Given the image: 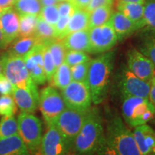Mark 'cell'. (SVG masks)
<instances>
[{
    "label": "cell",
    "instance_id": "cell-1",
    "mask_svg": "<svg viewBox=\"0 0 155 155\" xmlns=\"http://www.w3.org/2000/svg\"><path fill=\"white\" fill-rule=\"evenodd\" d=\"M100 154L116 155H140L132 131L124 124L119 115L108 120Z\"/></svg>",
    "mask_w": 155,
    "mask_h": 155
},
{
    "label": "cell",
    "instance_id": "cell-2",
    "mask_svg": "<svg viewBox=\"0 0 155 155\" xmlns=\"http://www.w3.org/2000/svg\"><path fill=\"white\" fill-rule=\"evenodd\" d=\"M114 52L108 51L90 62L87 83L91 94L92 103L96 105L101 104L107 95L114 69Z\"/></svg>",
    "mask_w": 155,
    "mask_h": 155
},
{
    "label": "cell",
    "instance_id": "cell-3",
    "mask_svg": "<svg viewBox=\"0 0 155 155\" xmlns=\"http://www.w3.org/2000/svg\"><path fill=\"white\" fill-rule=\"evenodd\" d=\"M104 139V126L99 111L97 108H90L80 131L73 141V147L79 154L98 152Z\"/></svg>",
    "mask_w": 155,
    "mask_h": 155
},
{
    "label": "cell",
    "instance_id": "cell-4",
    "mask_svg": "<svg viewBox=\"0 0 155 155\" xmlns=\"http://www.w3.org/2000/svg\"><path fill=\"white\" fill-rule=\"evenodd\" d=\"M121 113L126 123L134 128L152 120L155 107L148 98L128 96L123 98Z\"/></svg>",
    "mask_w": 155,
    "mask_h": 155
},
{
    "label": "cell",
    "instance_id": "cell-5",
    "mask_svg": "<svg viewBox=\"0 0 155 155\" xmlns=\"http://www.w3.org/2000/svg\"><path fill=\"white\" fill-rule=\"evenodd\" d=\"M18 134L29 152H38L42 139V124L33 114L21 112L17 118Z\"/></svg>",
    "mask_w": 155,
    "mask_h": 155
},
{
    "label": "cell",
    "instance_id": "cell-6",
    "mask_svg": "<svg viewBox=\"0 0 155 155\" xmlns=\"http://www.w3.org/2000/svg\"><path fill=\"white\" fill-rule=\"evenodd\" d=\"M2 71L13 86L31 89L37 88V84L31 78L22 57L5 53L2 55Z\"/></svg>",
    "mask_w": 155,
    "mask_h": 155
},
{
    "label": "cell",
    "instance_id": "cell-7",
    "mask_svg": "<svg viewBox=\"0 0 155 155\" xmlns=\"http://www.w3.org/2000/svg\"><path fill=\"white\" fill-rule=\"evenodd\" d=\"M61 96L67 108L78 111H88L92 98L88 83L72 81L62 90Z\"/></svg>",
    "mask_w": 155,
    "mask_h": 155
},
{
    "label": "cell",
    "instance_id": "cell-8",
    "mask_svg": "<svg viewBox=\"0 0 155 155\" xmlns=\"http://www.w3.org/2000/svg\"><path fill=\"white\" fill-rule=\"evenodd\" d=\"M39 107L46 124H53L56 119L66 108L63 97L54 87L48 86L40 94Z\"/></svg>",
    "mask_w": 155,
    "mask_h": 155
},
{
    "label": "cell",
    "instance_id": "cell-9",
    "mask_svg": "<svg viewBox=\"0 0 155 155\" xmlns=\"http://www.w3.org/2000/svg\"><path fill=\"white\" fill-rule=\"evenodd\" d=\"M88 111V110L78 111L66 107L53 124L73 144V141L82 127Z\"/></svg>",
    "mask_w": 155,
    "mask_h": 155
},
{
    "label": "cell",
    "instance_id": "cell-10",
    "mask_svg": "<svg viewBox=\"0 0 155 155\" xmlns=\"http://www.w3.org/2000/svg\"><path fill=\"white\" fill-rule=\"evenodd\" d=\"M90 53L102 54L110 51L118 41L115 31L109 22L89 29Z\"/></svg>",
    "mask_w": 155,
    "mask_h": 155
},
{
    "label": "cell",
    "instance_id": "cell-11",
    "mask_svg": "<svg viewBox=\"0 0 155 155\" xmlns=\"http://www.w3.org/2000/svg\"><path fill=\"white\" fill-rule=\"evenodd\" d=\"M73 145L55 124H51L48 126L47 131L42 137L38 152L43 155L66 154Z\"/></svg>",
    "mask_w": 155,
    "mask_h": 155
},
{
    "label": "cell",
    "instance_id": "cell-12",
    "mask_svg": "<svg viewBox=\"0 0 155 155\" xmlns=\"http://www.w3.org/2000/svg\"><path fill=\"white\" fill-rule=\"evenodd\" d=\"M119 88L123 98L128 96L149 98L150 85L124 67L119 74Z\"/></svg>",
    "mask_w": 155,
    "mask_h": 155
},
{
    "label": "cell",
    "instance_id": "cell-13",
    "mask_svg": "<svg viewBox=\"0 0 155 155\" xmlns=\"http://www.w3.org/2000/svg\"><path fill=\"white\" fill-rule=\"evenodd\" d=\"M43 49L44 44L37 43L23 58L29 74L37 85H43L47 81L44 71Z\"/></svg>",
    "mask_w": 155,
    "mask_h": 155
},
{
    "label": "cell",
    "instance_id": "cell-14",
    "mask_svg": "<svg viewBox=\"0 0 155 155\" xmlns=\"http://www.w3.org/2000/svg\"><path fill=\"white\" fill-rule=\"evenodd\" d=\"M127 68L139 78L149 83L155 71L152 61L137 49L128 51Z\"/></svg>",
    "mask_w": 155,
    "mask_h": 155
},
{
    "label": "cell",
    "instance_id": "cell-15",
    "mask_svg": "<svg viewBox=\"0 0 155 155\" xmlns=\"http://www.w3.org/2000/svg\"><path fill=\"white\" fill-rule=\"evenodd\" d=\"M12 96L21 112L32 114L39 106L40 94L38 87L27 89L13 86Z\"/></svg>",
    "mask_w": 155,
    "mask_h": 155
},
{
    "label": "cell",
    "instance_id": "cell-16",
    "mask_svg": "<svg viewBox=\"0 0 155 155\" xmlns=\"http://www.w3.org/2000/svg\"><path fill=\"white\" fill-rule=\"evenodd\" d=\"M133 134L141 155L155 154V129L144 124L134 127Z\"/></svg>",
    "mask_w": 155,
    "mask_h": 155
},
{
    "label": "cell",
    "instance_id": "cell-17",
    "mask_svg": "<svg viewBox=\"0 0 155 155\" xmlns=\"http://www.w3.org/2000/svg\"><path fill=\"white\" fill-rule=\"evenodd\" d=\"M0 22L6 41L10 45L19 36V15L14 8L8 7L4 9Z\"/></svg>",
    "mask_w": 155,
    "mask_h": 155
},
{
    "label": "cell",
    "instance_id": "cell-18",
    "mask_svg": "<svg viewBox=\"0 0 155 155\" xmlns=\"http://www.w3.org/2000/svg\"><path fill=\"white\" fill-rule=\"evenodd\" d=\"M110 24L115 31L118 40H121L130 36L139 30L137 25L119 11L112 13L109 19Z\"/></svg>",
    "mask_w": 155,
    "mask_h": 155
},
{
    "label": "cell",
    "instance_id": "cell-19",
    "mask_svg": "<svg viewBox=\"0 0 155 155\" xmlns=\"http://www.w3.org/2000/svg\"><path fill=\"white\" fill-rule=\"evenodd\" d=\"M61 40L67 50H78L90 53L89 29L71 32Z\"/></svg>",
    "mask_w": 155,
    "mask_h": 155
},
{
    "label": "cell",
    "instance_id": "cell-20",
    "mask_svg": "<svg viewBox=\"0 0 155 155\" xmlns=\"http://www.w3.org/2000/svg\"><path fill=\"white\" fill-rule=\"evenodd\" d=\"M29 150L19 134L0 139V155H27Z\"/></svg>",
    "mask_w": 155,
    "mask_h": 155
},
{
    "label": "cell",
    "instance_id": "cell-21",
    "mask_svg": "<svg viewBox=\"0 0 155 155\" xmlns=\"http://www.w3.org/2000/svg\"><path fill=\"white\" fill-rule=\"evenodd\" d=\"M144 7V4L120 1L118 5V10L133 22H134L139 30L144 28V24H143Z\"/></svg>",
    "mask_w": 155,
    "mask_h": 155
},
{
    "label": "cell",
    "instance_id": "cell-22",
    "mask_svg": "<svg viewBox=\"0 0 155 155\" xmlns=\"http://www.w3.org/2000/svg\"><path fill=\"white\" fill-rule=\"evenodd\" d=\"M90 12L83 9H77L70 17L68 24L59 40H62L67 35L76 31L88 29Z\"/></svg>",
    "mask_w": 155,
    "mask_h": 155
},
{
    "label": "cell",
    "instance_id": "cell-23",
    "mask_svg": "<svg viewBox=\"0 0 155 155\" xmlns=\"http://www.w3.org/2000/svg\"><path fill=\"white\" fill-rule=\"evenodd\" d=\"M37 43L38 41L34 36L19 38L12 43L7 53L10 55L24 58Z\"/></svg>",
    "mask_w": 155,
    "mask_h": 155
},
{
    "label": "cell",
    "instance_id": "cell-24",
    "mask_svg": "<svg viewBox=\"0 0 155 155\" xmlns=\"http://www.w3.org/2000/svg\"><path fill=\"white\" fill-rule=\"evenodd\" d=\"M36 38L38 43L46 44L55 38V28L38 16L35 31L33 35Z\"/></svg>",
    "mask_w": 155,
    "mask_h": 155
},
{
    "label": "cell",
    "instance_id": "cell-25",
    "mask_svg": "<svg viewBox=\"0 0 155 155\" xmlns=\"http://www.w3.org/2000/svg\"><path fill=\"white\" fill-rule=\"evenodd\" d=\"M72 81L71 67L65 62H63L56 68L51 82L53 86L62 91Z\"/></svg>",
    "mask_w": 155,
    "mask_h": 155
},
{
    "label": "cell",
    "instance_id": "cell-26",
    "mask_svg": "<svg viewBox=\"0 0 155 155\" xmlns=\"http://www.w3.org/2000/svg\"><path fill=\"white\" fill-rule=\"evenodd\" d=\"M113 13L111 6H102L90 12L88 29L102 25L109 21Z\"/></svg>",
    "mask_w": 155,
    "mask_h": 155
},
{
    "label": "cell",
    "instance_id": "cell-27",
    "mask_svg": "<svg viewBox=\"0 0 155 155\" xmlns=\"http://www.w3.org/2000/svg\"><path fill=\"white\" fill-rule=\"evenodd\" d=\"M13 6L19 15H38L42 9L40 0H16Z\"/></svg>",
    "mask_w": 155,
    "mask_h": 155
},
{
    "label": "cell",
    "instance_id": "cell-28",
    "mask_svg": "<svg viewBox=\"0 0 155 155\" xmlns=\"http://www.w3.org/2000/svg\"><path fill=\"white\" fill-rule=\"evenodd\" d=\"M38 15H19V30L18 38L33 36L35 31Z\"/></svg>",
    "mask_w": 155,
    "mask_h": 155
},
{
    "label": "cell",
    "instance_id": "cell-29",
    "mask_svg": "<svg viewBox=\"0 0 155 155\" xmlns=\"http://www.w3.org/2000/svg\"><path fill=\"white\" fill-rule=\"evenodd\" d=\"M45 45L49 50L50 54L55 63L56 68L61 65L65 60V55L66 53V49L62 42L61 40H58L57 38L50 40Z\"/></svg>",
    "mask_w": 155,
    "mask_h": 155
},
{
    "label": "cell",
    "instance_id": "cell-30",
    "mask_svg": "<svg viewBox=\"0 0 155 155\" xmlns=\"http://www.w3.org/2000/svg\"><path fill=\"white\" fill-rule=\"evenodd\" d=\"M18 134V123L14 116H4L0 120V139Z\"/></svg>",
    "mask_w": 155,
    "mask_h": 155
},
{
    "label": "cell",
    "instance_id": "cell-31",
    "mask_svg": "<svg viewBox=\"0 0 155 155\" xmlns=\"http://www.w3.org/2000/svg\"><path fill=\"white\" fill-rule=\"evenodd\" d=\"M17 106L14 98L11 95H2L0 96V116H15Z\"/></svg>",
    "mask_w": 155,
    "mask_h": 155
},
{
    "label": "cell",
    "instance_id": "cell-32",
    "mask_svg": "<svg viewBox=\"0 0 155 155\" xmlns=\"http://www.w3.org/2000/svg\"><path fill=\"white\" fill-rule=\"evenodd\" d=\"M143 24L144 28L155 30V1H147L144 4Z\"/></svg>",
    "mask_w": 155,
    "mask_h": 155
},
{
    "label": "cell",
    "instance_id": "cell-33",
    "mask_svg": "<svg viewBox=\"0 0 155 155\" xmlns=\"http://www.w3.org/2000/svg\"><path fill=\"white\" fill-rule=\"evenodd\" d=\"M91 58L87 53L83 51H78V50H68L65 53V62L70 67L77 65V64L84 63L91 61Z\"/></svg>",
    "mask_w": 155,
    "mask_h": 155
},
{
    "label": "cell",
    "instance_id": "cell-34",
    "mask_svg": "<svg viewBox=\"0 0 155 155\" xmlns=\"http://www.w3.org/2000/svg\"><path fill=\"white\" fill-rule=\"evenodd\" d=\"M139 50L151 60L155 66V35L144 38L139 45Z\"/></svg>",
    "mask_w": 155,
    "mask_h": 155
},
{
    "label": "cell",
    "instance_id": "cell-35",
    "mask_svg": "<svg viewBox=\"0 0 155 155\" xmlns=\"http://www.w3.org/2000/svg\"><path fill=\"white\" fill-rule=\"evenodd\" d=\"M38 16L52 25H55L60 18L57 5L42 7Z\"/></svg>",
    "mask_w": 155,
    "mask_h": 155
},
{
    "label": "cell",
    "instance_id": "cell-36",
    "mask_svg": "<svg viewBox=\"0 0 155 155\" xmlns=\"http://www.w3.org/2000/svg\"><path fill=\"white\" fill-rule=\"evenodd\" d=\"M43 63H44V71L45 74L46 80L48 82L51 83L54 73L56 70L55 63L50 54L49 50L45 45H44L43 49Z\"/></svg>",
    "mask_w": 155,
    "mask_h": 155
},
{
    "label": "cell",
    "instance_id": "cell-37",
    "mask_svg": "<svg viewBox=\"0 0 155 155\" xmlns=\"http://www.w3.org/2000/svg\"><path fill=\"white\" fill-rule=\"evenodd\" d=\"M91 61L77 64L71 67L72 81L87 82V76H88V68Z\"/></svg>",
    "mask_w": 155,
    "mask_h": 155
},
{
    "label": "cell",
    "instance_id": "cell-38",
    "mask_svg": "<svg viewBox=\"0 0 155 155\" xmlns=\"http://www.w3.org/2000/svg\"><path fill=\"white\" fill-rule=\"evenodd\" d=\"M60 17H71L77 8L72 3L68 0L59 2L57 4Z\"/></svg>",
    "mask_w": 155,
    "mask_h": 155
},
{
    "label": "cell",
    "instance_id": "cell-39",
    "mask_svg": "<svg viewBox=\"0 0 155 155\" xmlns=\"http://www.w3.org/2000/svg\"><path fill=\"white\" fill-rule=\"evenodd\" d=\"M70 17H60L58 22L54 25L55 32V38L58 39V40L61 38V35L67 28Z\"/></svg>",
    "mask_w": 155,
    "mask_h": 155
},
{
    "label": "cell",
    "instance_id": "cell-40",
    "mask_svg": "<svg viewBox=\"0 0 155 155\" xmlns=\"http://www.w3.org/2000/svg\"><path fill=\"white\" fill-rule=\"evenodd\" d=\"M13 92V85L4 74L0 75V94L12 95Z\"/></svg>",
    "mask_w": 155,
    "mask_h": 155
},
{
    "label": "cell",
    "instance_id": "cell-41",
    "mask_svg": "<svg viewBox=\"0 0 155 155\" xmlns=\"http://www.w3.org/2000/svg\"><path fill=\"white\" fill-rule=\"evenodd\" d=\"M113 1L114 0H91L90 3L87 6L86 9L90 12L94 9L102 7V6H111Z\"/></svg>",
    "mask_w": 155,
    "mask_h": 155
},
{
    "label": "cell",
    "instance_id": "cell-42",
    "mask_svg": "<svg viewBox=\"0 0 155 155\" xmlns=\"http://www.w3.org/2000/svg\"><path fill=\"white\" fill-rule=\"evenodd\" d=\"M150 93H149V100L155 107V71L152 78L150 81Z\"/></svg>",
    "mask_w": 155,
    "mask_h": 155
},
{
    "label": "cell",
    "instance_id": "cell-43",
    "mask_svg": "<svg viewBox=\"0 0 155 155\" xmlns=\"http://www.w3.org/2000/svg\"><path fill=\"white\" fill-rule=\"evenodd\" d=\"M70 1L77 9H86L91 0H68Z\"/></svg>",
    "mask_w": 155,
    "mask_h": 155
},
{
    "label": "cell",
    "instance_id": "cell-44",
    "mask_svg": "<svg viewBox=\"0 0 155 155\" xmlns=\"http://www.w3.org/2000/svg\"><path fill=\"white\" fill-rule=\"evenodd\" d=\"M9 45L6 41L5 35H4L2 28L1 22H0V50H5Z\"/></svg>",
    "mask_w": 155,
    "mask_h": 155
},
{
    "label": "cell",
    "instance_id": "cell-45",
    "mask_svg": "<svg viewBox=\"0 0 155 155\" xmlns=\"http://www.w3.org/2000/svg\"><path fill=\"white\" fill-rule=\"evenodd\" d=\"M16 0H0V7L2 9L8 8L14 5Z\"/></svg>",
    "mask_w": 155,
    "mask_h": 155
},
{
    "label": "cell",
    "instance_id": "cell-46",
    "mask_svg": "<svg viewBox=\"0 0 155 155\" xmlns=\"http://www.w3.org/2000/svg\"><path fill=\"white\" fill-rule=\"evenodd\" d=\"M40 4H41L42 7L57 5V4L59 2L58 0H40Z\"/></svg>",
    "mask_w": 155,
    "mask_h": 155
},
{
    "label": "cell",
    "instance_id": "cell-47",
    "mask_svg": "<svg viewBox=\"0 0 155 155\" xmlns=\"http://www.w3.org/2000/svg\"><path fill=\"white\" fill-rule=\"evenodd\" d=\"M120 1H124V2H136V3H141L145 4L149 0H120Z\"/></svg>",
    "mask_w": 155,
    "mask_h": 155
},
{
    "label": "cell",
    "instance_id": "cell-48",
    "mask_svg": "<svg viewBox=\"0 0 155 155\" xmlns=\"http://www.w3.org/2000/svg\"><path fill=\"white\" fill-rule=\"evenodd\" d=\"M3 74L2 71V55H0V75Z\"/></svg>",
    "mask_w": 155,
    "mask_h": 155
},
{
    "label": "cell",
    "instance_id": "cell-49",
    "mask_svg": "<svg viewBox=\"0 0 155 155\" xmlns=\"http://www.w3.org/2000/svg\"><path fill=\"white\" fill-rule=\"evenodd\" d=\"M4 9H2V8H1V7H0V16H1L2 14Z\"/></svg>",
    "mask_w": 155,
    "mask_h": 155
},
{
    "label": "cell",
    "instance_id": "cell-50",
    "mask_svg": "<svg viewBox=\"0 0 155 155\" xmlns=\"http://www.w3.org/2000/svg\"><path fill=\"white\" fill-rule=\"evenodd\" d=\"M152 120H153V124H154V126L155 127V114H154V118L152 119Z\"/></svg>",
    "mask_w": 155,
    "mask_h": 155
},
{
    "label": "cell",
    "instance_id": "cell-51",
    "mask_svg": "<svg viewBox=\"0 0 155 155\" xmlns=\"http://www.w3.org/2000/svg\"><path fill=\"white\" fill-rule=\"evenodd\" d=\"M59 2H61V1H65V0H58Z\"/></svg>",
    "mask_w": 155,
    "mask_h": 155
}]
</instances>
